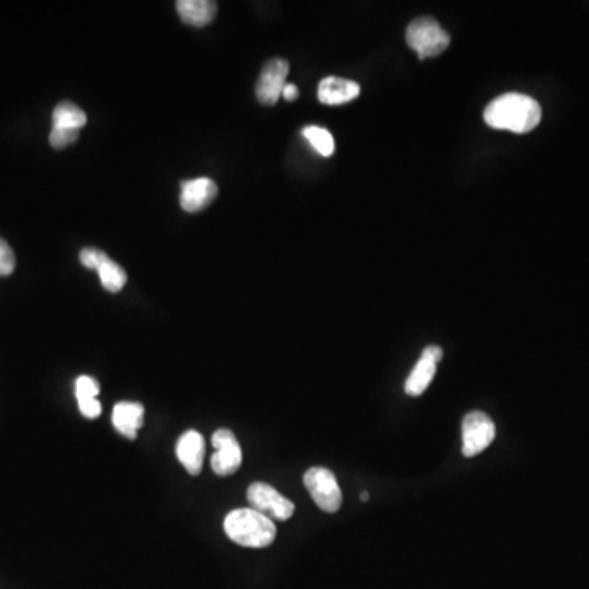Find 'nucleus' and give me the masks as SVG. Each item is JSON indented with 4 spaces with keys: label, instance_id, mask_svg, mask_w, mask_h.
<instances>
[{
    "label": "nucleus",
    "instance_id": "dca6fc26",
    "mask_svg": "<svg viewBox=\"0 0 589 589\" xmlns=\"http://www.w3.org/2000/svg\"><path fill=\"white\" fill-rule=\"evenodd\" d=\"M97 272H99L102 287L110 293L120 292L125 287L126 280H128L125 269L118 266L117 262L112 261L110 257L97 269Z\"/></svg>",
    "mask_w": 589,
    "mask_h": 589
},
{
    "label": "nucleus",
    "instance_id": "20e7f679",
    "mask_svg": "<svg viewBox=\"0 0 589 589\" xmlns=\"http://www.w3.org/2000/svg\"><path fill=\"white\" fill-rule=\"evenodd\" d=\"M303 483L310 493L311 500L315 501L316 506L323 509L324 513H336L341 509V488L331 470L324 467H311L305 473Z\"/></svg>",
    "mask_w": 589,
    "mask_h": 589
},
{
    "label": "nucleus",
    "instance_id": "aec40b11",
    "mask_svg": "<svg viewBox=\"0 0 589 589\" xmlns=\"http://www.w3.org/2000/svg\"><path fill=\"white\" fill-rule=\"evenodd\" d=\"M14 270V249L10 248V244L5 239L0 238V277H7V275L14 274Z\"/></svg>",
    "mask_w": 589,
    "mask_h": 589
},
{
    "label": "nucleus",
    "instance_id": "4468645a",
    "mask_svg": "<svg viewBox=\"0 0 589 589\" xmlns=\"http://www.w3.org/2000/svg\"><path fill=\"white\" fill-rule=\"evenodd\" d=\"M437 360L432 359L428 352L424 351L421 359L414 365L413 372L405 383L406 395L419 396L423 395L434 380L436 375Z\"/></svg>",
    "mask_w": 589,
    "mask_h": 589
},
{
    "label": "nucleus",
    "instance_id": "b1692460",
    "mask_svg": "<svg viewBox=\"0 0 589 589\" xmlns=\"http://www.w3.org/2000/svg\"><path fill=\"white\" fill-rule=\"evenodd\" d=\"M369 493H367V491H364V493H362V495H360V500L362 501H369Z\"/></svg>",
    "mask_w": 589,
    "mask_h": 589
},
{
    "label": "nucleus",
    "instance_id": "9b49d317",
    "mask_svg": "<svg viewBox=\"0 0 589 589\" xmlns=\"http://www.w3.org/2000/svg\"><path fill=\"white\" fill-rule=\"evenodd\" d=\"M113 428L117 429L126 439H136L138 431L143 428L144 406L136 401H120L113 408Z\"/></svg>",
    "mask_w": 589,
    "mask_h": 589
},
{
    "label": "nucleus",
    "instance_id": "ddd939ff",
    "mask_svg": "<svg viewBox=\"0 0 589 589\" xmlns=\"http://www.w3.org/2000/svg\"><path fill=\"white\" fill-rule=\"evenodd\" d=\"M176 5L180 18L198 28L212 23L218 10V5L213 0H179Z\"/></svg>",
    "mask_w": 589,
    "mask_h": 589
},
{
    "label": "nucleus",
    "instance_id": "2eb2a0df",
    "mask_svg": "<svg viewBox=\"0 0 589 589\" xmlns=\"http://www.w3.org/2000/svg\"><path fill=\"white\" fill-rule=\"evenodd\" d=\"M86 123V112L81 107H77L76 104H72V102H61L54 108L53 126L81 130L82 126H86Z\"/></svg>",
    "mask_w": 589,
    "mask_h": 589
},
{
    "label": "nucleus",
    "instance_id": "6ab92c4d",
    "mask_svg": "<svg viewBox=\"0 0 589 589\" xmlns=\"http://www.w3.org/2000/svg\"><path fill=\"white\" fill-rule=\"evenodd\" d=\"M100 393V385L95 378L89 375H81L76 380V398L79 400H89V398H97Z\"/></svg>",
    "mask_w": 589,
    "mask_h": 589
},
{
    "label": "nucleus",
    "instance_id": "f3484780",
    "mask_svg": "<svg viewBox=\"0 0 589 589\" xmlns=\"http://www.w3.org/2000/svg\"><path fill=\"white\" fill-rule=\"evenodd\" d=\"M303 136H305L306 141H308V143H310L321 156H324V158L333 156L336 144H334L333 135H331L326 128H321V126L315 125L306 126L305 130H303Z\"/></svg>",
    "mask_w": 589,
    "mask_h": 589
},
{
    "label": "nucleus",
    "instance_id": "6e6552de",
    "mask_svg": "<svg viewBox=\"0 0 589 589\" xmlns=\"http://www.w3.org/2000/svg\"><path fill=\"white\" fill-rule=\"evenodd\" d=\"M288 71L290 64L285 59H270L264 66L256 84V97L261 104L275 105L279 102L287 86Z\"/></svg>",
    "mask_w": 589,
    "mask_h": 589
},
{
    "label": "nucleus",
    "instance_id": "39448f33",
    "mask_svg": "<svg viewBox=\"0 0 589 589\" xmlns=\"http://www.w3.org/2000/svg\"><path fill=\"white\" fill-rule=\"evenodd\" d=\"M246 496L249 508L256 509L257 513L264 514L272 521H287L295 513V504L267 483H252Z\"/></svg>",
    "mask_w": 589,
    "mask_h": 589
},
{
    "label": "nucleus",
    "instance_id": "f03ea898",
    "mask_svg": "<svg viewBox=\"0 0 589 589\" xmlns=\"http://www.w3.org/2000/svg\"><path fill=\"white\" fill-rule=\"evenodd\" d=\"M225 532L234 544L249 549H266L277 537L274 521L252 508L231 511L225 518Z\"/></svg>",
    "mask_w": 589,
    "mask_h": 589
},
{
    "label": "nucleus",
    "instance_id": "412c9836",
    "mask_svg": "<svg viewBox=\"0 0 589 589\" xmlns=\"http://www.w3.org/2000/svg\"><path fill=\"white\" fill-rule=\"evenodd\" d=\"M79 259H81V264L86 269L97 270L107 261L108 256L104 251H100V249L86 248L82 249Z\"/></svg>",
    "mask_w": 589,
    "mask_h": 589
},
{
    "label": "nucleus",
    "instance_id": "a211bd4d",
    "mask_svg": "<svg viewBox=\"0 0 589 589\" xmlns=\"http://www.w3.org/2000/svg\"><path fill=\"white\" fill-rule=\"evenodd\" d=\"M79 140V130H71V128H58L53 126L50 133V144L54 149H64L76 143Z\"/></svg>",
    "mask_w": 589,
    "mask_h": 589
},
{
    "label": "nucleus",
    "instance_id": "9d476101",
    "mask_svg": "<svg viewBox=\"0 0 589 589\" xmlns=\"http://www.w3.org/2000/svg\"><path fill=\"white\" fill-rule=\"evenodd\" d=\"M177 459L184 465L190 475H198L202 472L203 460H205V439L197 431H187L177 441Z\"/></svg>",
    "mask_w": 589,
    "mask_h": 589
},
{
    "label": "nucleus",
    "instance_id": "423d86ee",
    "mask_svg": "<svg viewBox=\"0 0 589 589\" xmlns=\"http://www.w3.org/2000/svg\"><path fill=\"white\" fill-rule=\"evenodd\" d=\"M496 428L493 419L482 411H472L468 413L462 423V439L464 446L462 452L465 457H475L482 454L483 450L491 446L495 441Z\"/></svg>",
    "mask_w": 589,
    "mask_h": 589
},
{
    "label": "nucleus",
    "instance_id": "4be33fe9",
    "mask_svg": "<svg viewBox=\"0 0 589 589\" xmlns=\"http://www.w3.org/2000/svg\"><path fill=\"white\" fill-rule=\"evenodd\" d=\"M79 410L84 418L97 419L102 413V406L97 398H89V400H79Z\"/></svg>",
    "mask_w": 589,
    "mask_h": 589
},
{
    "label": "nucleus",
    "instance_id": "f8f14e48",
    "mask_svg": "<svg viewBox=\"0 0 589 589\" xmlns=\"http://www.w3.org/2000/svg\"><path fill=\"white\" fill-rule=\"evenodd\" d=\"M360 86L342 77H326L318 86V99L324 105H342L357 99Z\"/></svg>",
    "mask_w": 589,
    "mask_h": 589
},
{
    "label": "nucleus",
    "instance_id": "7ed1b4c3",
    "mask_svg": "<svg viewBox=\"0 0 589 589\" xmlns=\"http://www.w3.org/2000/svg\"><path fill=\"white\" fill-rule=\"evenodd\" d=\"M406 41L419 59L436 58L449 48L450 36L434 18H416L406 30Z\"/></svg>",
    "mask_w": 589,
    "mask_h": 589
},
{
    "label": "nucleus",
    "instance_id": "0eeeda50",
    "mask_svg": "<svg viewBox=\"0 0 589 589\" xmlns=\"http://www.w3.org/2000/svg\"><path fill=\"white\" fill-rule=\"evenodd\" d=\"M212 444L215 447L212 457L213 472L220 477H230L238 472L243 464V450L233 432L230 429H218L213 434Z\"/></svg>",
    "mask_w": 589,
    "mask_h": 589
},
{
    "label": "nucleus",
    "instance_id": "1a4fd4ad",
    "mask_svg": "<svg viewBox=\"0 0 589 589\" xmlns=\"http://www.w3.org/2000/svg\"><path fill=\"white\" fill-rule=\"evenodd\" d=\"M218 195V185L208 177L185 180L180 185V207L187 213L205 210Z\"/></svg>",
    "mask_w": 589,
    "mask_h": 589
},
{
    "label": "nucleus",
    "instance_id": "5701e85b",
    "mask_svg": "<svg viewBox=\"0 0 589 589\" xmlns=\"http://www.w3.org/2000/svg\"><path fill=\"white\" fill-rule=\"evenodd\" d=\"M298 95H300V92H298V87L295 86V84H287V86L284 87V92H282V97H284L285 100H288V102L297 100Z\"/></svg>",
    "mask_w": 589,
    "mask_h": 589
},
{
    "label": "nucleus",
    "instance_id": "f257e3e1",
    "mask_svg": "<svg viewBox=\"0 0 589 589\" xmlns=\"http://www.w3.org/2000/svg\"><path fill=\"white\" fill-rule=\"evenodd\" d=\"M486 125L496 130L524 135L534 130L542 120V108L529 95L504 94L496 97L483 112Z\"/></svg>",
    "mask_w": 589,
    "mask_h": 589
}]
</instances>
